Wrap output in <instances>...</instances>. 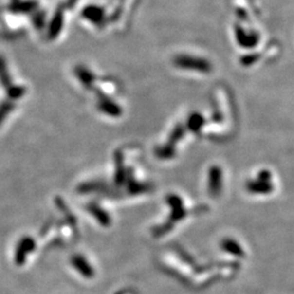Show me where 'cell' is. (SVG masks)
Here are the masks:
<instances>
[{"instance_id":"11","label":"cell","mask_w":294,"mask_h":294,"mask_svg":"<svg viewBox=\"0 0 294 294\" xmlns=\"http://www.w3.org/2000/svg\"><path fill=\"white\" fill-rule=\"evenodd\" d=\"M63 26V13L62 10H58L56 15L54 16L53 21L50 23L48 35L50 38H56L57 36L60 34V31Z\"/></svg>"},{"instance_id":"13","label":"cell","mask_w":294,"mask_h":294,"mask_svg":"<svg viewBox=\"0 0 294 294\" xmlns=\"http://www.w3.org/2000/svg\"><path fill=\"white\" fill-rule=\"evenodd\" d=\"M75 74L77 77H79L81 83L83 84V86L86 87V89H92V87H93L95 77L93 75V73H92L89 69H86L84 67H77L75 69Z\"/></svg>"},{"instance_id":"3","label":"cell","mask_w":294,"mask_h":294,"mask_svg":"<svg viewBox=\"0 0 294 294\" xmlns=\"http://www.w3.org/2000/svg\"><path fill=\"white\" fill-rule=\"evenodd\" d=\"M167 203L171 207V215H170L169 221L170 222H177L180 221L183 218L185 217L186 210L183 207V202L182 200L176 194H170L167 197Z\"/></svg>"},{"instance_id":"8","label":"cell","mask_w":294,"mask_h":294,"mask_svg":"<svg viewBox=\"0 0 294 294\" xmlns=\"http://www.w3.org/2000/svg\"><path fill=\"white\" fill-rule=\"evenodd\" d=\"M246 189L253 194H269L274 191V185L272 182L261 181L256 179L246 183Z\"/></svg>"},{"instance_id":"2","label":"cell","mask_w":294,"mask_h":294,"mask_svg":"<svg viewBox=\"0 0 294 294\" xmlns=\"http://www.w3.org/2000/svg\"><path fill=\"white\" fill-rule=\"evenodd\" d=\"M96 93H97L98 96V109L100 111L108 114L110 117H119L121 116L122 113V109L119 105L113 102L108 97H106L105 95L98 90H96Z\"/></svg>"},{"instance_id":"9","label":"cell","mask_w":294,"mask_h":294,"mask_svg":"<svg viewBox=\"0 0 294 294\" xmlns=\"http://www.w3.org/2000/svg\"><path fill=\"white\" fill-rule=\"evenodd\" d=\"M86 208L92 215H93V217H95V219L100 223V226L103 227L110 226V223H111V218H110V216L107 211L103 209L100 206L95 203H92L87 205Z\"/></svg>"},{"instance_id":"15","label":"cell","mask_w":294,"mask_h":294,"mask_svg":"<svg viewBox=\"0 0 294 294\" xmlns=\"http://www.w3.org/2000/svg\"><path fill=\"white\" fill-rule=\"evenodd\" d=\"M205 125V119L200 113H193L187 120V129L192 132H200V130Z\"/></svg>"},{"instance_id":"19","label":"cell","mask_w":294,"mask_h":294,"mask_svg":"<svg viewBox=\"0 0 294 294\" xmlns=\"http://www.w3.org/2000/svg\"><path fill=\"white\" fill-rule=\"evenodd\" d=\"M13 109L12 106H10L9 103H4L1 106H0V125L3 121L4 117H8V114L11 112V110Z\"/></svg>"},{"instance_id":"21","label":"cell","mask_w":294,"mask_h":294,"mask_svg":"<svg viewBox=\"0 0 294 294\" xmlns=\"http://www.w3.org/2000/svg\"><path fill=\"white\" fill-rule=\"evenodd\" d=\"M257 179L261 181H267L270 182V179H272V173L268 170H261V171L258 173L257 176Z\"/></svg>"},{"instance_id":"1","label":"cell","mask_w":294,"mask_h":294,"mask_svg":"<svg viewBox=\"0 0 294 294\" xmlns=\"http://www.w3.org/2000/svg\"><path fill=\"white\" fill-rule=\"evenodd\" d=\"M178 68L183 70H191L201 73H209L213 67L208 60L204 58L191 56V55H179L173 60Z\"/></svg>"},{"instance_id":"10","label":"cell","mask_w":294,"mask_h":294,"mask_svg":"<svg viewBox=\"0 0 294 294\" xmlns=\"http://www.w3.org/2000/svg\"><path fill=\"white\" fill-rule=\"evenodd\" d=\"M220 246H221L222 251H224L228 254H230L234 257H239V258H241V257H244V250H243V247L239 244V243L234 240V239L231 238H226L223 239L220 243Z\"/></svg>"},{"instance_id":"4","label":"cell","mask_w":294,"mask_h":294,"mask_svg":"<svg viewBox=\"0 0 294 294\" xmlns=\"http://www.w3.org/2000/svg\"><path fill=\"white\" fill-rule=\"evenodd\" d=\"M236 37L239 45L246 49L255 47V46L258 44L259 40L258 34L255 33V32L249 33V32H246L244 29H242V27L239 25L236 26Z\"/></svg>"},{"instance_id":"5","label":"cell","mask_w":294,"mask_h":294,"mask_svg":"<svg viewBox=\"0 0 294 294\" xmlns=\"http://www.w3.org/2000/svg\"><path fill=\"white\" fill-rule=\"evenodd\" d=\"M222 189V171L217 166L211 167L209 170V194L213 197L219 196Z\"/></svg>"},{"instance_id":"17","label":"cell","mask_w":294,"mask_h":294,"mask_svg":"<svg viewBox=\"0 0 294 294\" xmlns=\"http://www.w3.org/2000/svg\"><path fill=\"white\" fill-rule=\"evenodd\" d=\"M185 134V128L183 127L182 125H179L177 126L176 128L173 129L172 132L170 133V136H169V141L168 143L171 144V145H176L179 141H180L183 136H184Z\"/></svg>"},{"instance_id":"16","label":"cell","mask_w":294,"mask_h":294,"mask_svg":"<svg viewBox=\"0 0 294 294\" xmlns=\"http://www.w3.org/2000/svg\"><path fill=\"white\" fill-rule=\"evenodd\" d=\"M156 156L160 159H170L176 155V150H174V146L171 144H165L163 146H159L156 148Z\"/></svg>"},{"instance_id":"20","label":"cell","mask_w":294,"mask_h":294,"mask_svg":"<svg viewBox=\"0 0 294 294\" xmlns=\"http://www.w3.org/2000/svg\"><path fill=\"white\" fill-rule=\"evenodd\" d=\"M172 227H173V223L170 222V221L167 222L166 224H164V226H162V227H157L156 229H154V236L155 237L163 236V234L167 233Z\"/></svg>"},{"instance_id":"18","label":"cell","mask_w":294,"mask_h":294,"mask_svg":"<svg viewBox=\"0 0 294 294\" xmlns=\"http://www.w3.org/2000/svg\"><path fill=\"white\" fill-rule=\"evenodd\" d=\"M258 59H259V56L257 54H250V55H246V56L241 58V63L244 67H249V66H252V64H254L257 60H258Z\"/></svg>"},{"instance_id":"22","label":"cell","mask_w":294,"mask_h":294,"mask_svg":"<svg viewBox=\"0 0 294 294\" xmlns=\"http://www.w3.org/2000/svg\"><path fill=\"white\" fill-rule=\"evenodd\" d=\"M77 2V0H68V2H67V6L69 7V8H73V6H74V4Z\"/></svg>"},{"instance_id":"6","label":"cell","mask_w":294,"mask_h":294,"mask_svg":"<svg viewBox=\"0 0 294 294\" xmlns=\"http://www.w3.org/2000/svg\"><path fill=\"white\" fill-rule=\"evenodd\" d=\"M71 264L73 265L77 272H79L84 278L91 279L95 276V270L92 267L91 264L87 261L84 256L82 255H73L71 258Z\"/></svg>"},{"instance_id":"14","label":"cell","mask_w":294,"mask_h":294,"mask_svg":"<svg viewBox=\"0 0 294 294\" xmlns=\"http://www.w3.org/2000/svg\"><path fill=\"white\" fill-rule=\"evenodd\" d=\"M116 183L121 185L126 181V169L123 166V157L122 154H116V177H114Z\"/></svg>"},{"instance_id":"7","label":"cell","mask_w":294,"mask_h":294,"mask_svg":"<svg viewBox=\"0 0 294 294\" xmlns=\"http://www.w3.org/2000/svg\"><path fill=\"white\" fill-rule=\"evenodd\" d=\"M82 17L96 25H102L105 19V11L98 6H87L82 10Z\"/></svg>"},{"instance_id":"12","label":"cell","mask_w":294,"mask_h":294,"mask_svg":"<svg viewBox=\"0 0 294 294\" xmlns=\"http://www.w3.org/2000/svg\"><path fill=\"white\" fill-rule=\"evenodd\" d=\"M34 246H35L34 240H32V239H30V238L23 239L20 243L19 247H18V252H17L16 259L18 260V263L19 264L23 263V261L25 260L24 258H25L27 253L33 250Z\"/></svg>"}]
</instances>
